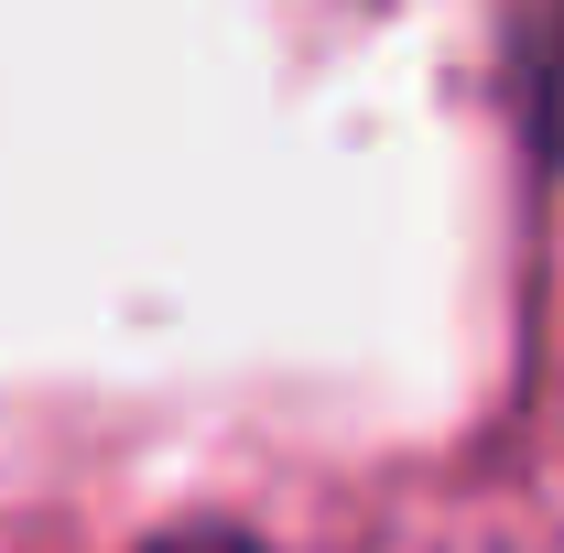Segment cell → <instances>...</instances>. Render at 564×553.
<instances>
[{
	"instance_id": "6da1fadb",
	"label": "cell",
	"mask_w": 564,
	"mask_h": 553,
	"mask_svg": "<svg viewBox=\"0 0 564 553\" xmlns=\"http://www.w3.org/2000/svg\"><path fill=\"white\" fill-rule=\"evenodd\" d=\"M141 553H261L239 521H174V532H152Z\"/></svg>"
}]
</instances>
